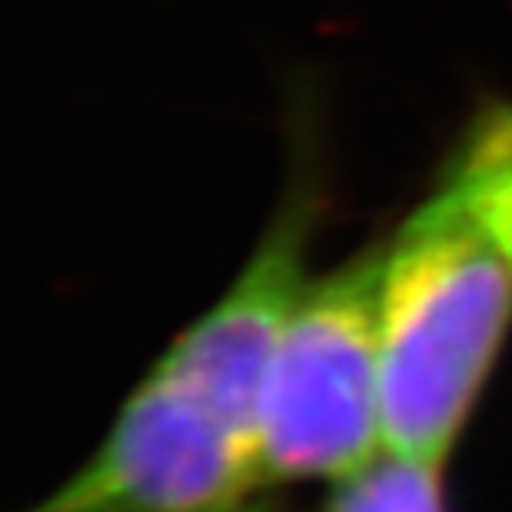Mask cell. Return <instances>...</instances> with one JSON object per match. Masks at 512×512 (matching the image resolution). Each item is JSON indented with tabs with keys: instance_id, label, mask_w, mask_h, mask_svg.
<instances>
[{
	"instance_id": "6da1fadb",
	"label": "cell",
	"mask_w": 512,
	"mask_h": 512,
	"mask_svg": "<svg viewBox=\"0 0 512 512\" xmlns=\"http://www.w3.org/2000/svg\"><path fill=\"white\" fill-rule=\"evenodd\" d=\"M512 326V100L483 97L429 193L383 240L386 453H453Z\"/></svg>"
},
{
	"instance_id": "7a4b0ae2",
	"label": "cell",
	"mask_w": 512,
	"mask_h": 512,
	"mask_svg": "<svg viewBox=\"0 0 512 512\" xmlns=\"http://www.w3.org/2000/svg\"><path fill=\"white\" fill-rule=\"evenodd\" d=\"M383 240L306 283L256 406V456L276 483H343L386 453Z\"/></svg>"
},
{
	"instance_id": "3957f363",
	"label": "cell",
	"mask_w": 512,
	"mask_h": 512,
	"mask_svg": "<svg viewBox=\"0 0 512 512\" xmlns=\"http://www.w3.org/2000/svg\"><path fill=\"white\" fill-rule=\"evenodd\" d=\"M256 446L147 373L84 466L27 512H283Z\"/></svg>"
},
{
	"instance_id": "277c9868",
	"label": "cell",
	"mask_w": 512,
	"mask_h": 512,
	"mask_svg": "<svg viewBox=\"0 0 512 512\" xmlns=\"http://www.w3.org/2000/svg\"><path fill=\"white\" fill-rule=\"evenodd\" d=\"M320 217L316 187L286 193L260 247L227 290L150 366L256 446V406L273 350L310 283L306 250Z\"/></svg>"
},
{
	"instance_id": "5b68a950",
	"label": "cell",
	"mask_w": 512,
	"mask_h": 512,
	"mask_svg": "<svg viewBox=\"0 0 512 512\" xmlns=\"http://www.w3.org/2000/svg\"><path fill=\"white\" fill-rule=\"evenodd\" d=\"M439 466L383 453L363 473L343 479L323 512H446Z\"/></svg>"
}]
</instances>
